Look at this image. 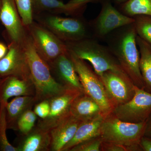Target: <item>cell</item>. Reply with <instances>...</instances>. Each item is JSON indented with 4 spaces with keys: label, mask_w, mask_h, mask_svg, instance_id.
<instances>
[{
    "label": "cell",
    "mask_w": 151,
    "mask_h": 151,
    "mask_svg": "<svg viewBox=\"0 0 151 151\" xmlns=\"http://www.w3.org/2000/svg\"><path fill=\"white\" fill-rule=\"evenodd\" d=\"M22 45L27 57L31 77L35 87L36 103L64 92L67 89L53 78L48 64L37 52L28 31Z\"/></svg>",
    "instance_id": "cell-2"
},
{
    "label": "cell",
    "mask_w": 151,
    "mask_h": 151,
    "mask_svg": "<svg viewBox=\"0 0 151 151\" xmlns=\"http://www.w3.org/2000/svg\"><path fill=\"white\" fill-rule=\"evenodd\" d=\"M119 11L131 17L138 15L151 16V0H128L120 5Z\"/></svg>",
    "instance_id": "cell-23"
},
{
    "label": "cell",
    "mask_w": 151,
    "mask_h": 151,
    "mask_svg": "<svg viewBox=\"0 0 151 151\" xmlns=\"http://www.w3.org/2000/svg\"><path fill=\"white\" fill-rule=\"evenodd\" d=\"M37 118L32 109L27 110L19 118L16 131H19L22 136L26 135L35 127Z\"/></svg>",
    "instance_id": "cell-26"
},
{
    "label": "cell",
    "mask_w": 151,
    "mask_h": 151,
    "mask_svg": "<svg viewBox=\"0 0 151 151\" xmlns=\"http://www.w3.org/2000/svg\"><path fill=\"white\" fill-rule=\"evenodd\" d=\"M104 117L103 115H101L81 122L73 138L65 145L62 151H69L79 143L100 136L101 125Z\"/></svg>",
    "instance_id": "cell-19"
},
{
    "label": "cell",
    "mask_w": 151,
    "mask_h": 151,
    "mask_svg": "<svg viewBox=\"0 0 151 151\" xmlns=\"http://www.w3.org/2000/svg\"><path fill=\"white\" fill-rule=\"evenodd\" d=\"M137 35L151 45V16L138 15L133 17Z\"/></svg>",
    "instance_id": "cell-24"
},
{
    "label": "cell",
    "mask_w": 151,
    "mask_h": 151,
    "mask_svg": "<svg viewBox=\"0 0 151 151\" xmlns=\"http://www.w3.org/2000/svg\"><path fill=\"white\" fill-rule=\"evenodd\" d=\"M137 36L133 23L113 31L104 41L135 86L144 89V81L139 68L140 53L136 42Z\"/></svg>",
    "instance_id": "cell-1"
},
{
    "label": "cell",
    "mask_w": 151,
    "mask_h": 151,
    "mask_svg": "<svg viewBox=\"0 0 151 151\" xmlns=\"http://www.w3.org/2000/svg\"><path fill=\"white\" fill-rule=\"evenodd\" d=\"M102 4L99 15L89 22L93 38L104 41L113 31L134 22V18L125 15L114 7L110 0H103Z\"/></svg>",
    "instance_id": "cell-8"
},
{
    "label": "cell",
    "mask_w": 151,
    "mask_h": 151,
    "mask_svg": "<svg viewBox=\"0 0 151 151\" xmlns=\"http://www.w3.org/2000/svg\"><path fill=\"white\" fill-rule=\"evenodd\" d=\"M34 14H64L71 17H82L86 5L71 6L59 0H32Z\"/></svg>",
    "instance_id": "cell-18"
},
{
    "label": "cell",
    "mask_w": 151,
    "mask_h": 151,
    "mask_svg": "<svg viewBox=\"0 0 151 151\" xmlns=\"http://www.w3.org/2000/svg\"><path fill=\"white\" fill-rule=\"evenodd\" d=\"M2 79V78L0 76V85H1V82Z\"/></svg>",
    "instance_id": "cell-37"
},
{
    "label": "cell",
    "mask_w": 151,
    "mask_h": 151,
    "mask_svg": "<svg viewBox=\"0 0 151 151\" xmlns=\"http://www.w3.org/2000/svg\"><path fill=\"white\" fill-rule=\"evenodd\" d=\"M139 49V68L144 84V90L151 93V45L137 36Z\"/></svg>",
    "instance_id": "cell-22"
},
{
    "label": "cell",
    "mask_w": 151,
    "mask_h": 151,
    "mask_svg": "<svg viewBox=\"0 0 151 151\" xmlns=\"http://www.w3.org/2000/svg\"><path fill=\"white\" fill-rule=\"evenodd\" d=\"M100 77L113 109L127 103L134 95L136 86L127 74L108 70Z\"/></svg>",
    "instance_id": "cell-10"
},
{
    "label": "cell",
    "mask_w": 151,
    "mask_h": 151,
    "mask_svg": "<svg viewBox=\"0 0 151 151\" xmlns=\"http://www.w3.org/2000/svg\"><path fill=\"white\" fill-rule=\"evenodd\" d=\"M82 122L70 114L50 130L51 138L50 151H62L73 138Z\"/></svg>",
    "instance_id": "cell-16"
},
{
    "label": "cell",
    "mask_w": 151,
    "mask_h": 151,
    "mask_svg": "<svg viewBox=\"0 0 151 151\" xmlns=\"http://www.w3.org/2000/svg\"><path fill=\"white\" fill-rule=\"evenodd\" d=\"M8 47L7 53L0 60L1 77L14 76L32 80L27 57L22 45L15 42H8Z\"/></svg>",
    "instance_id": "cell-11"
},
{
    "label": "cell",
    "mask_w": 151,
    "mask_h": 151,
    "mask_svg": "<svg viewBox=\"0 0 151 151\" xmlns=\"http://www.w3.org/2000/svg\"><path fill=\"white\" fill-rule=\"evenodd\" d=\"M128 0H113L114 2L116 4L121 5L123 3L126 2Z\"/></svg>",
    "instance_id": "cell-35"
},
{
    "label": "cell",
    "mask_w": 151,
    "mask_h": 151,
    "mask_svg": "<svg viewBox=\"0 0 151 151\" xmlns=\"http://www.w3.org/2000/svg\"><path fill=\"white\" fill-rule=\"evenodd\" d=\"M8 51V47L4 43L0 42V60L2 59Z\"/></svg>",
    "instance_id": "cell-34"
},
{
    "label": "cell",
    "mask_w": 151,
    "mask_h": 151,
    "mask_svg": "<svg viewBox=\"0 0 151 151\" xmlns=\"http://www.w3.org/2000/svg\"><path fill=\"white\" fill-rule=\"evenodd\" d=\"M101 151H127L126 146L115 143L102 142Z\"/></svg>",
    "instance_id": "cell-30"
},
{
    "label": "cell",
    "mask_w": 151,
    "mask_h": 151,
    "mask_svg": "<svg viewBox=\"0 0 151 151\" xmlns=\"http://www.w3.org/2000/svg\"><path fill=\"white\" fill-rule=\"evenodd\" d=\"M68 54L79 77L85 94L99 104L105 117L112 113L113 108L100 77L85 60L78 58L68 50Z\"/></svg>",
    "instance_id": "cell-6"
},
{
    "label": "cell",
    "mask_w": 151,
    "mask_h": 151,
    "mask_svg": "<svg viewBox=\"0 0 151 151\" xmlns=\"http://www.w3.org/2000/svg\"><path fill=\"white\" fill-rule=\"evenodd\" d=\"M0 22L5 28L8 42H13L21 45L28 33L19 14L15 0H2Z\"/></svg>",
    "instance_id": "cell-13"
},
{
    "label": "cell",
    "mask_w": 151,
    "mask_h": 151,
    "mask_svg": "<svg viewBox=\"0 0 151 151\" xmlns=\"http://www.w3.org/2000/svg\"><path fill=\"white\" fill-rule=\"evenodd\" d=\"M37 52L47 63L68 52L65 42L37 22L27 27Z\"/></svg>",
    "instance_id": "cell-7"
},
{
    "label": "cell",
    "mask_w": 151,
    "mask_h": 151,
    "mask_svg": "<svg viewBox=\"0 0 151 151\" xmlns=\"http://www.w3.org/2000/svg\"><path fill=\"white\" fill-rule=\"evenodd\" d=\"M6 103H0V150L17 151L16 147L11 145L7 137L6 132L8 129L6 117Z\"/></svg>",
    "instance_id": "cell-25"
},
{
    "label": "cell",
    "mask_w": 151,
    "mask_h": 151,
    "mask_svg": "<svg viewBox=\"0 0 151 151\" xmlns=\"http://www.w3.org/2000/svg\"><path fill=\"white\" fill-rule=\"evenodd\" d=\"M83 94L77 90L67 89L62 93L49 99V114L45 119H39L37 125L45 129H51L70 115L73 101Z\"/></svg>",
    "instance_id": "cell-12"
},
{
    "label": "cell",
    "mask_w": 151,
    "mask_h": 151,
    "mask_svg": "<svg viewBox=\"0 0 151 151\" xmlns=\"http://www.w3.org/2000/svg\"><path fill=\"white\" fill-rule=\"evenodd\" d=\"M65 42L68 50L78 58L91 63L99 77L108 70L127 74L108 47L100 44L97 40L88 38Z\"/></svg>",
    "instance_id": "cell-3"
},
{
    "label": "cell",
    "mask_w": 151,
    "mask_h": 151,
    "mask_svg": "<svg viewBox=\"0 0 151 151\" xmlns=\"http://www.w3.org/2000/svg\"><path fill=\"white\" fill-rule=\"evenodd\" d=\"M103 1V0H70L67 4L71 6L87 5L88 3H97Z\"/></svg>",
    "instance_id": "cell-31"
},
{
    "label": "cell",
    "mask_w": 151,
    "mask_h": 151,
    "mask_svg": "<svg viewBox=\"0 0 151 151\" xmlns=\"http://www.w3.org/2000/svg\"><path fill=\"white\" fill-rule=\"evenodd\" d=\"M134 95L127 103L117 106L112 113L120 120L131 123L145 122L151 114V93L135 86Z\"/></svg>",
    "instance_id": "cell-9"
},
{
    "label": "cell",
    "mask_w": 151,
    "mask_h": 151,
    "mask_svg": "<svg viewBox=\"0 0 151 151\" xmlns=\"http://www.w3.org/2000/svg\"><path fill=\"white\" fill-rule=\"evenodd\" d=\"M16 147L17 151H50L51 138L50 130L35 125L26 135H23Z\"/></svg>",
    "instance_id": "cell-17"
},
{
    "label": "cell",
    "mask_w": 151,
    "mask_h": 151,
    "mask_svg": "<svg viewBox=\"0 0 151 151\" xmlns=\"http://www.w3.org/2000/svg\"><path fill=\"white\" fill-rule=\"evenodd\" d=\"M34 112L40 119H44L48 116L50 111V105L48 100H43L36 103Z\"/></svg>",
    "instance_id": "cell-29"
},
{
    "label": "cell",
    "mask_w": 151,
    "mask_h": 151,
    "mask_svg": "<svg viewBox=\"0 0 151 151\" xmlns=\"http://www.w3.org/2000/svg\"><path fill=\"white\" fill-rule=\"evenodd\" d=\"M102 143L101 137L97 136L79 143L69 151H100Z\"/></svg>",
    "instance_id": "cell-28"
},
{
    "label": "cell",
    "mask_w": 151,
    "mask_h": 151,
    "mask_svg": "<svg viewBox=\"0 0 151 151\" xmlns=\"http://www.w3.org/2000/svg\"><path fill=\"white\" fill-rule=\"evenodd\" d=\"M70 114L82 122L100 115L104 116L99 104L86 94H81L76 98L71 105Z\"/></svg>",
    "instance_id": "cell-20"
},
{
    "label": "cell",
    "mask_w": 151,
    "mask_h": 151,
    "mask_svg": "<svg viewBox=\"0 0 151 151\" xmlns=\"http://www.w3.org/2000/svg\"><path fill=\"white\" fill-rule=\"evenodd\" d=\"M144 136L151 138V114L146 121V127Z\"/></svg>",
    "instance_id": "cell-33"
},
{
    "label": "cell",
    "mask_w": 151,
    "mask_h": 151,
    "mask_svg": "<svg viewBox=\"0 0 151 151\" xmlns=\"http://www.w3.org/2000/svg\"><path fill=\"white\" fill-rule=\"evenodd\" d=\"M35 95V87L32 80L14 76L2 78L0 85V103H6L9 98L13 97Z\"/></svg>",
    "instance_id": "cell-15"
},
{
    "label": "cell",
    "mask_w": 151,
    "mask_h": 151,
    "mask_svg": "<svg viewBox=\"0 0 151 151\" xmlns=\"http://www.w3.org/2000/svg\"><path fill=\"white\" fill-rule=\"evenodd\" d=\"M145 127L146 121L139 123L124 122L112 112L104 117L100 136L102 142L115 143L126 147L140 145Z\"/></svg>",
    "instance_id": "cell-5"
},
{
    "label": "cell",
    "mask_w": 151,
    "mask_h": 151,
    "mask_svg": "<svg viewBox=\"0 0 151 151\" xmlns=\"http://www.w3.org/2000/svg\"><path fill=\"white\" fill-rule=\"evenodd\" d=\"M19 14L25 27L34 21L32 0H15Z\"/></svg>",
    "instance_id": "cell-27"
},
{
    "label": "cell",
    "mask_w": 151,
    "mask_h": 151,
    "mask_svg": "<svg viewBox=\"0 0 151 151\" xmlns=\"http://www.w3.org/2000/svg\"><path fill=\"white\" fill-rule=\"evenodd\" d=\"M68 52L47 63L52 74L55 79L66 89H74L85 94Z\"/></svg>",
    "instance_id": "cell-14"
},
{
    "label": "cell",
    "mask_w": 151,
    "mask_h": 151,
    "mask_svg": "<svg viewBox=\"0 0 151 151\" xmlns=\"http://www.w3.org/2000/svg\"><path fill=\"white\" fill-rule=\"evenodd\" d=\"M36 103L35 96H19L14 98L6 105L7 129L16 130L19 118L24 112L32 109Z\"/></svg>",
    "instance_id": "cell-21"
},
{
    "label": "cell",
    "mask_w": 151,
    "mask_h": 151,
    "mask_svg": "<svg viewBox=\"0 0 151 151\" xmlns=\"http://www.w3.org/2000/svg\"><path fill=\"white\" fill-rule=\"evenodd\" d=\"M34 20L43 25L64 42L93 38L89 22L82 17H63L57 14H34Z\"/></svg>",
    "instance_id": "cell-4"
},
{
    "label": "cell",
    "mask_w": 151,
    "mask_h": 151,
    "mask_svg": "<svg viewBox=\"0 0 151 151\" xmlns=\"http://www.w3.org/2000/svg\"><path fill=\"white\" fill-rule=\"evenodd\" d=\"M2 6V0H0V12H1V8Z\"/></svg>",
    "instance_id": "cell-36"
},
{
    "label": "cell",
    "mask_w": 151,
    "mask_h": 151,
    "mask_svg": "<svg viewBox=\"0 0 151 151\" xmlns=\"http://www.w3.org/2000/svg\"><path fill=\"white\" fill-rule=\"evenodd\" d=\"M140 144L142 151H151V138L143 136Z\"/></svg>",
    "instance_id": "cell-32"
}]
</instances>
